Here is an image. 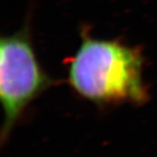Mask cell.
<instances>
[{
  "label": "cell",
  "mask_w": 157,
  "mask_h": 157,
  "mask_svg": "<svg viewBox=\"0 0 157 157\" xmlns=\"http://www.w3.org/2000/svg\"><path fill=\"white\" fill-rule=\"evenodd\" d=\"M68 82L78 96L99 105H142L149 99L141 51L117 40L96 39L86 31L69 59Z\"/></svg>",
  "instance_id": "6da1fadb"
},
{
  "label": "cell",
  "mask_w": 157,
  "mask_h": 157,
  "mask_svg": "<svg viewBox=\"0 0 157 157\" xmlns=\"http://www.w3.org/2000/svg\"><path fill=\"white\" fill-rule=\"evenodd\" d=\"M0 40V98L4 112L0 140L4 144L30 102L53 81L41 67L25 29Z\"/></svg>",
  "instance_id": "7a4b0ae2"
}]
</instances>
